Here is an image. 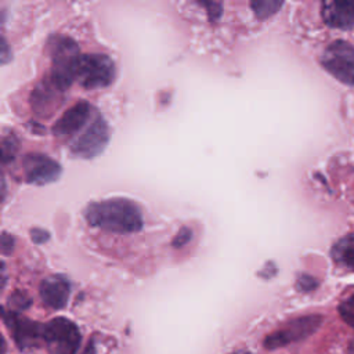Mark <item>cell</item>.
I'll list each match as a JSON object with an SVG mask.
<instances>
[{
    "label": "cell",
    "mask_w": 354,
    "mask_h": 354,
    "mask_svg": "<svg viewBox=\"0 0 354 354\" xmlns=\"http://www.w3.org/2000/svg\"><path fill=\"white\" fill-rule=\"evenodd\" d=\"M30 236L36 243H43L48 239V232L44 230H40V228H33L30 231Z\"/></svg>",
    "instance_id": "23"
},
{
    "label": "cell",
    "mask_w": 354,
    "mask_h": 354,
    "mask_svg": "<svg viewBox=\"0 0 354 354\" xmlns=\"http://www.w3.org/2000/svg\"><path fill=\"white\" fill-rule=\"evenodd\" d=\"M22 171L25 181L36 185H44L55 181L61 174V166L47 155L28 153L22 159Z\"/></svg>",
    "instance_id": "9"
},
{
    "label": "cell",
    "mask_w": 354,
    "mask_h": 354,
    "mask_svg": "<svg viewBox=\"0 0 354 354\" xmlns=\"http://www.w3.org/2000/svg\"><path fill=\"white\" fill-rule=\"evenodd\" d=\"M282 4H283L282 1H277V0H256L250 3V7L257 15V18L264 19L275 14L282 7Z\"/></svg>",
    "instance_id": "15"
},
{
    "label": "cell",
    "mask_w": 354,
    "mask_h": 354,
    "mask_svg": "<svg viewBox=\"0 0 354 354\" xmlns=\"http://www.w3.org/2000/svg\"><path fill=\"white\" fill-rule=\"evenodd\" d=\"M191 230L189 228H187V227H183L178 232H177V235L174 236V239H173V246H176V248H181V246H184L185 243H188V241L191 239Z\"/></svg>",
    "instance_id": "19"
},
{
    "label": "cell",
    "mask_w": 354,
    "mask_h": 354,
    "mask_svg": "<svg viewBox=\"0 0 354 354\" xmlns=\"http://www.w3.org/2000/svg\"><path fill=\"white\" fill-rule=\"evenodd\" d=\"M18 149V141L17 138L10 134V136H6L3 138V144H1V151H3V163L6 165L7 162L12 160L14 156H15V152Z\"/></svg>",
    "instance_id": "17"
},
{
    "label": "cell",
    "mask_w": 354,
    "mask_h": 354,
    "mask_svg": "<svg viewBox=\"0 0 354 354\" xmlns=\"http://www.w3.org/2000/svg\"><path fill=\"white\" fill-rule=\"evenodd\" d=\"M109 140V130L102 116L97 115L83 133L76 136L71 144V151L80 158L98 155Z\"/></svg>",
    "instance_id": "7"
},
{
    "label": "cell",
    "mask_w": 354,
    "mask_h": 354,
    "mask_svg": "<svg viewBox=\"0 0 354 354\" xmlns=\"http://www.w3.org/2000/svg\"><path fill=\"white\" fill-rule=\"evenodd\" d=\"M315 286H317V281L310 275H300L297 279V288L303 292H310L315 289Z\"/></svg>",
    "instance_id": "20"
},
{
    "label": "cell",
    "mask_w": 354,
    "mask_h": 354,
    "mask_svg": "<svg viewBox=\"0 0 354 354\" xmlns=\"http://www.w3.org/2000/svg\"><path fill=\"white\" fill-rule=\"evenodd\" d=\"M83 354H95V350H94V343H93V340L87 344V347H86V350H84V353Z\"/></svg>",
    "instance_id": "25"
},
{
    "label": "cell",
    "mask_w": 354,
    "mask_h": 354,
    "mask_svg": "<svg viewBox=\"0 0 354 354\" xmlns=\"http://www.w3.org/2000/svg\"><path fill=\"white\" fill-rule=\"evenodd\" d=\"M3 321L21 350L39 347L43 342V324L30 321L14 311L3 310ZM44 343V342H43Z\"/></svg>",
    "instance_id": "8"
},
{
    "label": "cell",
    "mask_w": 354,
    "mask_h": 354,
    "mask_svg": "<svg viewBox=\"0 0 354 354\" xmlns=\"http://www.w3.org/2000/svg\"><path fill=\"white\" fill-rule=\"evenodd\" d=\"M322 18L326 25L337 29H350L354 26V1L329 0L322 3Z\"/></svg>",
    "instance_id": "12"
},
{
    "label": "cell",
    "mask_w": 354,
    "mask_h": 354,
    "mask_svg": "<svg viewBox=\"0 0 354 354\" xmlns=\"http://www.w3.org/2000/svg\"><path fill=\"white\" fill-rule=\"evenodd\" d=\"M8 53H7V41H6V39H1V58H3V64H6L7 62V55Z\"/></svg>",
    "instance_id": "24"
},
{
    "label": "cell",
    "mask_w": 354,
    "mask_h": 354,
    "mask_svg": "<svg viewBox=\"0 0 354 354\" xmlns=\"http://www.w3.org/2000/svg\"><path fill=\"white\" fill-rule=\"evenodd\" d=\"M115 64L105 54H82L76 80L86 88L106 87L113 82Z\"/></svg>",
    "instance_id": "4"
},
{
    "label": "cell",
    "mask_w": 354,
    "mask_h": 354,
    "mask_svg": "<svg viewBox=\"0 0 354 354\" xmlns=\"http://www.w3.org/2000/svg\"><path fill=\"white\" fill-rule=\"evenodd\" d=\"M12 248H14V239H12V236L8 235L6 231H3V234H1V252H3V254H4V256L11 254Z\"/></svg>",
    "instance_id": "21"
},
{
    "label": "cell",
    "mask_w": 354,
    "mask_h": 354,
    "mask_svg": "<svg viewBox=\"0 0 354 354\" xmlns=\"http://www.w3.org/2000/svg\"><path fill=\"white\" fill-rule=\"evenodd\" d=\"M348 354H354V343L350 346V350H348Z\"/></svg>",
    "instance_id": "26"
},
{
    "label": "cell",
    "mask_w": 354,
    "mask_h": 354,
    "mask_svg": "<svg viewBox=\"0 0 354 354\" xmlns=\"http://www.w3.org/2000/svg\"><path fill=\"white\" fill-rule=\"evenodd\" d=\"M322 66L339 82L354 86V46L344 41L336 40L330 43L322 57Z\"/></svg>",
    "instance_id": "5"
},
{
    "label": "cell",
    "mask_w": 354,
    "mask_h": 354,
    "mask_svg": "<svg viewBox=\"0 0 354 354\" xmlns=\"http://www.w3.org/2000/svg\"><path fill=\"white\" fill-rule=\"evenodd\" d=\"M80 339L79 328L68 318L58 317L43 326V342L50 354H76Z\"/></svg>",
    "instance_id": "3"
},
{
    "label": "cell",
    "mask_w": 354,
    "mask_h": 354,
    "mask_svg": "<svg viewBox=\"0 0 354 354\" xmlns=\"http://www.w3.org/2000/svg\"><path fill=\"white\" fill-rule=\"evenodd\" d=\"M71 285L69 281L62 275H50L41 281L39 293L43 303L54 310L65 307L69 299Z\"/></svg>",
    "instance_id": "11"
},
{
    "label": "cell",
    "mask_w": 354,
    "mask_h": 354,
    "mask_svg": "<svg viewBox=\"0 0 354 354\" xmlns=\"http://www.w3.org/2000/svg\"><path fill=\"white\" fill-rule=\"evenodd\" d=\"M202 6H205L206 8H207V12H209V18L210 19H217L218 17H220V14L221 12H218V11H221V10H218V8H221V4L220 3H216V1H210V3H202Z\"/></svg>",
    "instance_id": "22"
},
{
    "label": "cell",
    "mask_w": 354,
    "mask_h": 354,
    "mask_svg": "<svg viewBox=\"0 0 354 354\" xmlns=\"http://www.w3.org/2000/svg\"><path fill=\"white\" fill-rule=\"evenodd\" d=\"M8 304H10V311H19V310H25L29 307L30 304V299L25 292H14L10 299H8Z\"/></svg>",
    "instance_id": "18"
},
{
    "label": "cell",
    "mask_w": 354,
    "mask_h": 354,
    "mask_svg": "<svg viewBox=\"0 0 354 354\" xmlns=\"http://www.w3.org/2000/svg\"><path fill=\"white\" fill-rule=\"evenodd\" d=\"M58 91L59 88L50 80V77L37 84L32 93V106L35 112L48 115L51 106H54L55 101L59 98Z\"/></svg>",
    "instance_id": "13"
},
{
    "label": "cell",
    "mask_w": 354,
    "mask_h": 354,
    "mask_svg": "<svg viewBox=\"0 0 354 354\" xmlns=\"http://www.w3.org/2000/svg\"><path fill=\"white\" fill-rule=\"evenodd\" d=\"M333 260L348 271H354V232L337 241L332 249Z\"/></svg>",
    "instance_id": "14"
},
{
    "label": "cell",
    "mask_w": 354,
    "mask_h": 354,
    "mask_svg": "<svg viewBox=\"0 0 354 354\" xmlns=\"http://www.w3.org/2000/svg\"><path fill=\"white\" fill-rule=\"evenodd\" d=\"M322 324V317L317 314L304 315L289 321L283 328L270 333L264 339V347L268 350L279 348L290 343L303 340L311 336Z\"/></svg>",
    "instance_id": "6"
},
{
    "label": "cell",
    "mask_w": 354,
    "mask_h": 354,
    "mask_svg": "<svg viewBox=\"0 0 354 354\" xmlns=\"http://www.w3.org/2000/svg\"><path fill=\"white\" fill-rule=\"evenodd\" d=\"M232 354H249V353H246V351H235Z\"/></svg>",
    "instance_id": "27"
},
{
    "label": "cell",
    "mask_w": 354,
    "mask_h": 354,
    "mask_svg": "<svg viewBox=\"0 0 354 354\" xmlns=\"http://www.w3.org/2000/svg\"><path fill=\"white\" fill-rule=\"evenodd\" d=\"M339 313L343 321L354 329V295L348 296L339 306Z\"/></svg>",
    "instance_id": "16"
},
{
    "label": "cell",
    "mask_w": 354,
    "mask_h": 354,
    "mask_svg": "<svg viewBox=\"0 0 354 354\" xmlns=\"http://www.w3.org/2000/svg\"><path fill=\"white\" fill-rule=\"evenodd\" d=\"M51 73L50 80L59 88H68L76 79L79 64V47L76 41L68 36H53L50 41Z\"/></svg>",
    "instance_id": "2"
},
{
    "label": "cell",
    "mask_w": 354,
    "mask_h": 354,
    "mask_svg": "<svg viewBox=\"0 0 354 354\" xmlns=\"http://www.w3.org/2000/svg\"><path fill=\"white\" fill-rule=\"evenodd\" d=\"M90 115L91 105L87 101H79L57 119L53 126V133L55 136H73L87 123Z\"/></svg>",
    "instance_id": "10"
},
{
    "label": "cell",
    "mask_w": 354,
    "mask_h": 354,
    "mask_svg": "<svg viewBox=\"0 0 354 354\" xmlns=\"http://www.w3.org/2000/svg\"><path fill=\"white\" fill-rule=\"evenodd\" d=\"M84 218L90 225L115 234H130L142 228V216L138 206L124 198L90 203L84 209Z\"/></svg>",
    "instance_id": "1"
}]
</instances>
